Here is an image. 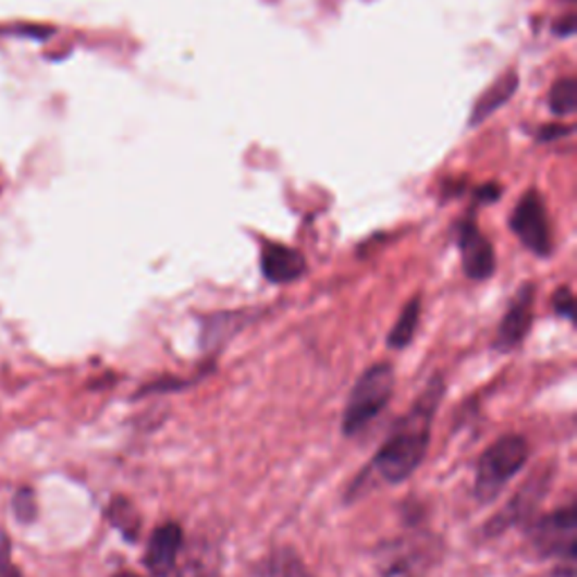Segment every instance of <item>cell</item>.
Returning a JSON list of instances; mask_svg holds the SVG:
<instances>
[{
	"mask_svg": "<svg viewBox=\"0 0 577 577\" xmlns=\"http://www.w3.org/2000/svg\"><path fill=\"white\" fill-rule=\"evenodd\" d=\"M265 577H307L300 560L288 553V551H282V553H273L267 562H265Z\"/></svg>",
	"mask_w": 577,
	"mask_h": 577,
	"instance_id": "15",
	"label": "cell"
},
{
	"mask_svg": "<svg viewBox=\"0 0 577 577\" xmlns=\"http://www.w3.org/2000/svg\"><path fill=\"white\" fill-rule=\"evenodd\" d=\"M14 515L19 521L23 524H29L32 519L37 517V499H35V492H32L29 488H23L16 492L14 496Z\"/></svg>",
	"mask_w": 577,
	"mask_h": 577,
	"instance_id": "16",
	"label": "cell"
},
{
	"mask_svg": "<svg viewBox=\"0 0 577 577\" xmlns=\"http://www.w3.org/2000/svg\"><path fill=\"white\" fill-rule=\"evenodd\" d=\"M575 532H577V510L566 505L553 512L532 528V543L541 555H560L575 560Z\"/></svg>",
	"mask_w": 577,
	"mask_h": 577,
	"instance_id": "5",
	"label": "cell"
},
{
	"mask_svg": "<svg viewBox=\"0 0 577 577\" xmlns=\"http://www.w3.org/2000/svg\"><path fill=\"white\" fill-rule=\"evenodd\" d=\"M183 543V532L176 524H165L154 530L145 553V566L154 577H168L176 566Z\"/></svg>",
	"mask_w": 577,
	"mask_h": 577,
	"instance_id": "8",
	"label": "cell"
},
{
	"mask_svg": "<svg viewBox=\"0 0 577 577\" xmlns=\"http://www.w3.org/2000/svg\"><path fill=\"white\" fill-rule=\"evenodd\" d=\"M109 519L111 524L124 535V539L136 541L140 532V517L136 507L126 499H113L109 505Z\"/></svg>",
	"mask_w": 577,
	"mask_h": 577,
	"instance_id": "13",
	"label": "cell"
},
{
	"mask_svg": "<svg viewBox=\"0 0 577 577\" xmlns=\"http://www.w3.org/2000/svg\"><path fill=\"white\" fill-rule=\"evenodd\" d=\"M532 303H535V284H524L515 300H512V305L507 307L499 326L496 334L499 349H512L526 339L532 326Z\"/></svg>",
	"mask_w": 577,
	"mask_h": 577,
	"instance_id": "7",
	"label": "cell"
},
{
	"mask_svg": "<svg viewBox=\"0 0 577 577\" xmlns=\"http://www.w3.org/2000/svg\"><path fill=\"white\" fill-rule=\"evenodd\" d=\"M528 461V442L521 435H503L492 442L476 467V496L496 499Z\"/></svg>",
	"mask_w": 577,
	"mask_h": 577,
	"instance_id": "3",
	"label": "cell"
},
{
	"mask_svg": "<svg viewBox=\"0 0 577 577\" xmlns=\"http://www.w3.org/2000/svg\"><path fill=\"white\" fill-rule=\"evenodd\" d=\"M510 229L535 255L551 253V223L547 217V208H543V201L539 199L537 192H528L517 204L515 212L510 217Z\"/></svg>",
	"mask_w": 577,
	"mask_h": 577,
	"instance_id": "4",
	"label": "cell"
},
{
	"mask_svg": "<svg viewBox=\"0 0 577 577\" xmlns=\"http://www.w3.org/2000/svg\"><path fill=\"white\" fill-rule=\"evenodd\" d=\"M547 490H549L547 476L539 474V476L530 478L528 486L515 499L510 501V505L503 512H499V515L488 524V532L490 535H499V532H503L510 526L521 524L526 517L532 515V510L537 507L539 499L543 496V492H547Z\"/></svg>",
	"mask_w": 577,
	"mask_h": 577,
	"instance_id": "10",
	"label": "cell"
},
{
	"mask_svg": "<svg viewBox=\"0 0 577 577\" xmlns=\"http://www.w3.org/2000/svg\"><path fill=\"white\" fill-rule=\"evenodd\" d=\"M262 273L273 284L294 282L307 271V262L303 253L296 248H288L278 242H267L262 246Z\"/></svg>",
	"mask_w": 577,
	"mask_h": 577,
	"instance_id": "9",
	"label": "cell"
},
{
	"mask_svg": "<svg viewBox=\"0 0 577 577\" xmlns=\"http://www.w3.org/2000/svg\"><path fill=\"white\" fill-rule=\"evenodd\" d=\"M115 577H140V575H136V573H118Z\"/></svg>",
	"mask_w": 577,
	"mask_h": 577,
	"instance_id": "20",
	"label": "cell"
},
{
	"mask_svg": "<svg viewBox=\"0 0 577 577\" xmlns=\"http://www.w3.org/2000/svg\"><path fill=\"white\" fill-rule=\"evenodd\" d=\"M442 393L444 383L440 377H435L418 404L404 415L393 429L391 438L381 444L372 467L386 483H402V480H406L422 465L431 442L433 415L442 400Z\"/></svg>",
	"mask_w": 577,
	"mask_h": 577,
	"instance_id": "1",
	"label": "cell"
},
{
	"mask_svg": "<svg viewBox=\"0 0 577 577\" xmlns=\"http://www.w3.org/2000/svg\"><path fill=\"white\" fill-rule=\"evenodd\" d=\"M420 311H422V300L415 296L406 303V307L402 309L397 323L393 326L391 334H389V345L395 347V349H402L406 347L413 336H415V330H418L420 326Z\"/></svg>",
	"mask_w": 577,
	"mask_h": 577,
	"instance_id": "12",
	"label": "cell"
},
{
	"mask_svg": "<svg viewBox=\"0 0 577 577\" xmlns=\"http://www.w3.org/2000/svg\"><path fill=\"white\" fill-rule=\"evenodd\" d=\"M555 311L568 320L575 316V298H573L568 286H562L560 292L555 294Z\"/></svg>",
	"mask_w": 577,
	"mask_h": 577,
	"instance_id": "17",
	"label": "cell"
},
{
	"mask_svg": "<svg viewBox=\"0 0 577 577\" xmlns=\"http://www.w3.org/2000/svg\"><path fill=\"white\" fill-rule=\"evenodd\" d=\"M573 130L570 126H562V124H555V126H543V130L539 132V140H553V138H562L566 134H570Z\"/></svg>",
	"mask_w": 577,
	"mask_h": 577,
	"instance_id": "18",
	"label": "cell"
},
{
	"mask_svg": "<svg viewBox=\"0 0 577 577\" xmlns=\"http://www.w3.org/2000/svg\"><path fill=\"white\" fill-rule=\"evenodd\" d=\"M458 244H461L465 273L471 280H478V282L488 280L494 273V267H496L494 248H492L490 240L476 229L474 221L463 223L461 235H458Z\"/></svg>",
	"mask_w": 577,
	"mask_h": 577,
	"instance_id": "6",
	"label": "cell"
},
{
	"mask_svg": "<svg viewBox=\"0 0 577 577\" xmlns=\"http://www.w3.org/2000/svg\"><path fill=\"white\" fill-rule=\"evenodd\" d=\"M395 391V370L391 364H377L368 368L355 389L343 410V433L355 435L364 427H368L377 415L386 408Z\"/></svg>",
	"mask_w": 577,
	"mask_h": 577,
	"instance_id": "2",
	"label": "cell"
},
{
	"mask_svg": "<svg viewBox=\"0 0 577 577\" xmlns=\"http://www.w3.org/2000/svg\"><path fill=\"white\" fill-rule=\"evenodd\" d=\"M555 32H557V35H562V37L573 35V32H575V16L570 14V16H566L564 23H555Z\"/></svg>",
	"mask_w": 577,
	"mask_h": 577,
	"instance_id": "19",
	"label": "cell"
},
{
	"mask_svg": "<svg viewBox=\"0 0 577 577\" xmlns=\"http://www.w3.org/2000/svg\"><path fill=\"white\" fill-rule=\"evenodd\" d=\"M549 105H551L553 115H557V118H566V115L575 113V109H577V82L573 77L557 79L551 88Z\"/></svg>",
	"mask_w": 577,
	"mask_h": 577,
	"instance_id": "14",
	"label": "cell"
},
{
	"mask_svg": "<svg viewBox=\"0 0 577 577\" xmlns=\"http://www.w3.org/2000/svg\"><path fill=\"white\" fill-rule=\"evenodd\" d=\"M519 88V75L515 71H510L505 75H501L480 98L476 100L471 115H469V124L478 126L480 122H486L492 113H496L501 107H505L510 102L512 95L517 93Z\"/></svg>",
	"mask_w": 577,
	"mask_h": 577,
	"instance_id": "11",
	"label": "cell"
}]
</instances>
